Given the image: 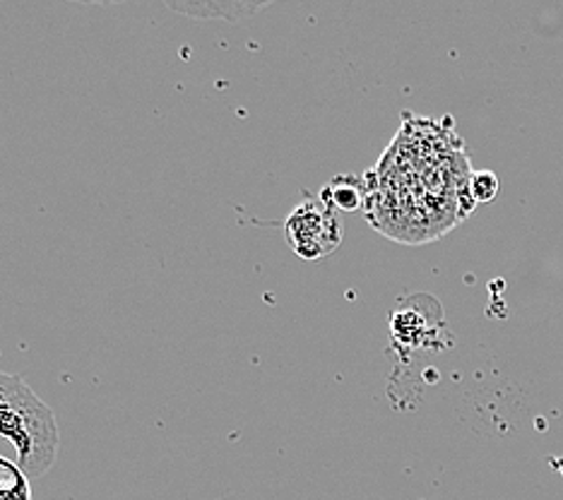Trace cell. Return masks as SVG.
I'll use <instances>...</instances> for the list:
<instances>
[{"instance_id": "obj_6", "label": "cell", "mask_w": 563, "mask_h": 500, "mask_svg": "<svg viewBox=\"0 0 563 500\" xmlns=\"http://www.w3.org/2000/svg\"><path fill=\"white\" fill-rule=\"evenodd\" d=\"M470 196L475 202H492L498 196V178L494 171H475L470 176Z\"/></svg>"}, {"instance_id": "obj_4", "label": "cell", "mask_w": 563, "mask_h": 500, "mask_svg": "<svg viewBox=\"0 0 563 500\" xmlns=\"http://www.w3.org/2000/svg\"><path fill=\"white\" fill-rule=\"evenodd\" d=\"M323 200L328 208H338L344 212H356L364 208L366 190L364 181H356L354 176H340L328 188H323Z\"/></svg>"}, {"instance_id": "obj_1", "label": "cell", "mask_w": 563, "mask_h": 500, "mask_svg": "<svg viewBox=\"0 0 563 500\" xmlns=\"http://www.w3.org/2000/svg\"><path fill=\"white\" fill-rule=\"evenodd\" d=\"M0 438L18 453V465L30 479H40L54 467L58 455L56 416L42 397L20 376L0 370Z\"/></svg>"}, {"instance_id": "obj_5", "label": "cell", "mask_w": 563, "mask_h": 500, "mask_svg": "<svg viewBox=\"0 0 563 500\" xmlns=\"http://www.w3.org/2000/svg\"><path fill=\"white\" fill-rule=\"evenodd\" d=\"M0 500H32L27 471L5 455H0Z\"/></svg>"}, {"instance_id": "obj_3", "label": "cell", "mask_w": 563, "mask_h": 500, "mask_svg": "<svg viewBox=\"0 0 563 500\" xmlns=\"http://www.w3.org/2000/svg\"><path fill=\"white\" fill-rule=\"evenodd\" d=\"M271 3H241V0H194V3H181V0H166V8L174 12H181L186 18L194 20H246L255 12L265 10Z\"/></svg>"}, {"instance_id": "obj_2", "label": "cell", "mask_w": 563, "mask_h": 500, "mask_svg": "<svg viewBox=\"0 0 563 500\" xmlns=\"http://www.w3.org/2000/svg\"><path fill=\"white\" fill-rule=\"evenodd\" d=\"M287 243L299 258L318 260L338 251L342 243V231L335 214L318 200H303L287 216L285 224Z\"/></svg>"}]
</instances>
